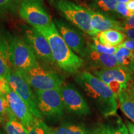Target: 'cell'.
<instances>
[{"label": "cell", "mask_w": 134, "mask_h": 134, "mask_svg": "<svg viewBox=\"0 0 134 134\" xmlns=\"http://www.w3.org/2000/svg\"><path fill=\"white\" fill-rule=\"evenodd\" d=\"M75 80L105 117L116 115L117 95L108 85L88 71L80 73Z\"/></svg>", "instance_id": "6da1fadb"}, {"label": "cell", "mask_w": 134, "mask_h": 134, "mask_svg": "<svg viewBox=\"0 0 134 134\" xmlns=\"http://www.w3.org/2000/svg\"><path fill=\"white\" fill-rule=\"evenodd\" d=\"M35 29L47 40L55 62L60 68L70 73H75L81 68L84 64V60L67 46L54 23L48 27Z\"/></svg>", "instance_id": "7a4b0ae2"}, {"label": "cell", "mask_w": 134, "mask_h": 134, "mask_svg": "<svg viewBox=\"0 0 134 134\" xmlns=\"http://www.w3.org/2000/svg\"><path fill=\"white\" fill-rule=\"evenodd\" d=\"M52 3L72 24L93 37L91 24V9L70 0H52Z\"/></svg>", "instance_id": "3957f363"}, {"label": "cell", "mask_w": 134, "mask_h": 134, "mask_svg": "<svg viewBox=\"0 0 134 134\" xmlns=\"http://www.w3.org/2000/svg\"><path fill=\"white\" fill-rule=\"evenodd\" d=\"M20 73L28 85L35 90L56 89L64 83V78L61 75L43 68L38 63L31 69Z\"/></svg>", "instance_id": "277c9868"}, {"label": "cell", "mask_w": 134, "mask_h": 134, "mask_svg": "<svg viewBox=\"0 0 134 134\" xmlns=\"http://www.w3.org/2000/svg\"><path fill=\"white\" fill-rule=\"evenodd\" d=\"M9 57L13 69L20 72L31 69L38 63L31 47L24 39L18 37L11 39Z\"/></svg>", "instance_id": "5b68a950"}, {"label": "cell", "mask_w": 134, "mask_h": 134, "mask_svg": "<svg viewBox=\"0 0 134 134\" xmlns=\"http://www.w3.org/2000/svg\"><path fill=\"white\" fill-rule=\"evenodd\" d=\"M37 106L42 115L48 118H59L64 113L60 87L48 90H35Z\"/></svg>", "instance_id": "8992f818"}, {"label": "cell", "mask_w": 134, "mask_h": 134, "mask_svg": "<svg viewBox=\"0 0 134 134\" xmlns=\"http://www.w3.org/2000/svg\"><path fill=\"white\" fill-rule=\"evenodd\" d=\"M19 14L34 28L48 27L52 23L41 0H23L20 5Z\"/></svg>", "instance_id": "52a82bcc"}, {"label": "cell", "mask_w": 134, "mask_h": 134, "mask_svg": "<svg viewBox=\"0 0 134 134\" xmlns=\"http://www.w3.org/2000/svg\"><path fill=\"white\" fill-rule=\"evenodd\" d=\"M93 73L117 95L120 90L127 88L132 81L133 72L128 67L117 66L107 69L94 70Z\"/></svg>", "instance_id": "ba28073f"}, {"label": "cell", "mask_w": 134, "mask_h": 134, "mask_svg": "<svg viewBox=\"0 0 134 134\" xmlns=\"http://www.w3.org/2000/svg\"><path fill=\"white\" fill-rule=\"evenodd\" d=\"M7 81L9 86L24 101L34 116L37 119H41L42 115L37 106L36 97L32 91L31 86L24 79L19 71L12 70Z\"/></svg>", "instance_id": "9c48e42d"}, {"label": "cell", "mask_w": 134, "mask_h": 134, "mask_svg": "<svg viewBox=\"0 0 134 134\" xmlns=\"http://www.w3.org/2000/svg\"><path fill=\"white\" fill-rule=\"evenodd\" d=\"M24 40L31 47L37 58L46 64L55 63L47 40L35 28L26 27L24 29Z\"/></svg>", "instance_id": "30bf717a"}, {"label": "cell", "mask_w": 134, "mask_h": 134, "mask_svg": "<svg viewBox=\"0 0 134 134\" xmlns=\"http://www.w3.org/2000/svg\"><path fill=\"white\" fill-rule=\"evenodd\" d=\"M62 99L65 109L77 115H86L90 113V107L76 88L71 84H63L60 87Z\"/></svg>", "instance_id": "8fae6325"}, {"label": "cell", "mask_w": 134, "mask_h": 134, "mask_svg": "<svg viewBox=\"0 0 134 134\" xmlns=\"http://www.w3.org/2000/svg\"><path fill=\"white\" fill-rule=\"evenodd\" d=\"M54 24L67 46L75 53L84 57L86 47L82 34L76 28L62 20H55Z\"/></svg>", "instance_id": "7c38bea8"}, {"label": "cell", "mask_w": 134, "mask_h": 134, "mask_svg": "<svg viewBox=\"0 0 134 134\" xmlns=\"http://www.w3.org/2000/svg\"><path fill=\"white\" fill-rule=\"evenodd\" d=\"M10 109L13 115L26 129L31 127L37 119L34 116L24 101L20 98L11 86H9L6 94Z\"/></svg>", "instance_id": "4fadbf2b"}, {"label": "cell", "mask_w": 134, "mask_h": 134, "mask_svg": "<svg viewBox=\"0 0 134 134\" xmlns=\"http://www.w3.org/2000/svg\"><path fill=\"white\" fill-rule=\"evenodd\" d=\"M91 24L93 37L96 36L100 32L108 30L114 29L122 32L124 29L122 23L110 18L108 15L94 11L92 9H91Z\"/></svg>", "instance_id": "5bb4252c"}, {"label": "cell", "mask_w": 134, "mask_h": 134, "mask_svg": "<svg viewBox=\"0 0 134 134\" xmlns=\"http://www.w3.org/2000/svg\"><path fill=\"white\" fill-rule=\"evenodd\" d=\"M87 62L96 70L107 69L119 66L114 55L99 53L86 47L85 56Z\"/></svg>", "instance_id": "9a60e30c"}, {"label": "cell", "mask_w": 134, "mask_h": 134, "mask_svg": "<svg viewBox=\"0 0 134 134\" xmlns=\"http://www.w3.org/2000/svg\"><path fill=\"white\" fill-rule=\"evenodd\" d=\"M95 37L104 46L109 47H115L123 43L127 37L121 31L110 29L100 32Z\"/></svg>", "instance_id": "2e32d148"}, {"label": "cell", "mask_w": 134, "mask_h": 134, "mask_svg": "<svg viewBox=\"0 0 134 134\" xmlns=\"http://www.w3.org/2000/svg\"><path fill=\"white\" fill-rule=\"evenodd\" d=\"M120 109L134 123V98L127 88L122 89L117 94Z\"/></svg>", "instance_id": "e0dca14e"}, {"label": "cell", "mask_w": 134, "mask_h": 134, "mask_svg": "<svg viewBox=\"0 0 134 134\" xmlns=\"http://www.w3.org/2000/svg\"><path fill=\"white\" fill-rule=\"evenodd\" d=\"M9 120L6 122L4 130L7 134H28L27 129L16 118L11 109L9 111Z\"/></svg>", "instance_id": "ac0fdd59"}, {"label": "cell", "mask_w": 134, "mask_h": 134, "mask_svg": "<svg viewBox=\"0 0 134 134\" xmlns=\"http://www.w3.org/2000/svg\"><path fill=\"white\" fill-rule=\"evenodd\" d=\"M50 130L52 134H89L83 126L73 124H65Z\"/></svg>", "instance_id": "d6986e66"}, {"label": "cell", "mask_w": 134, "mask_h": 134, "mask_svg": "<svg viewBox=\"0 0 134 134\" xmlns=\"http://www.w3.org/2000/svg\"><path fill=\"white\" fill-rule=\"evenodd\" d=\"M93 134H129L127 126L119 118L115 126L103 125L96 130Z\"/></svg>", "instance_id": "ffe728a7"}, {"label": "cell", "mask_w": 134, "mask_h": 134, "mask_svg": "<svg viewBox=\"0 0 134 134\" xmlns=\"http://www.w3.org/2000/svg\"><path fill=\"white\" fill-rule=\"evenodd\" d=\"M115 55L119 66L129 68L134 58V50H128L122 47H117Z\"/></svg>", "instance_id": "44dd1931"}, {"label": "cell", "mask_w": 134, "mask_h": 134, "mask_svg": "<svg viewBox=\"0 0 134 134\" xmlns=\"http://www.w3.org/2000/svg\"><path fill=\"white\" fill-rule=\"evenodd\" d=\"M93 42L89 43L86 47L89 49L93 50V51L96 52L98 53H103V54L114 55L116 52L117 47H109L104 46L97 40V38L95 37H93Z\"/></svg>", "instance_id": "7402d4cb"}, {"label": "cell", "mask_w": 134, "mask_h": 134, "mask_svg": "<svg viewBox=\"0 0 134 134\" xmlns=\"http://www.w3.org/2000/svg\"><path fill=\"white\" fill-rule=\"evenodd\" d=\"M93 3L97 8L105 13V15H108V13H115L117 4L116 0H93Z\"/></svg>", "instance_id": "603a6c76"}, {"label": "cell", "mask_w": 134, "mask_h": 134, "mask_svg": "<svg viewBox=\"0 0 134 134\" xmlns=\"http://www.w3.org/2000/svg\"><path fill=\"white\" fill-rule=\"evenodd\" d=\"M13 70L9 55H0V76L7 80Z\"/></svg>", "instance_id": "cb8c5ba5"}, {"label": "cell", "mask_w": 134, "mask_h": 134, "mask_svg": "<svg viewBox=\"0 0 134 134\" xmlns=\"http://www.w3.org/2000/svg\"><path fill=\"white\" fill-rule=\"evenodd\" d=\"M28 134H52L50 129L41 119H37L31 127L27 129Z\"/></svg>", "instance_id": "d4e9b609"}, {"label": "cell", "mask_w": 134, "mask_h": 134, "mask_svg": "<svg viewBox=\"0 0 134 134\" xmlns=\"http://www.w3.org/2000/svg\"><path fill=\"white\" fill-rule=\"evenodd\" d=\"M115 13L125 18V19L127 18H129L132 15V13L127 9L126 4H124V3H117L116 8H115Z\"/></svg>", "instance_id": "484cf974"}, {"label": "cell", "mask_w": 134, "mask_h": 134, "mask_svg": "<svg viewBox=\"0 0 134 134\" xmlns=\"http://www.w3.org/2000/svg\"><path fill=\"white\" fill-rule=\"evenodd\" d=\"M11 42V41H10ZM9 42L4 37L1 33H0V55L1 54H8L9 55Z\"/></svg>", "instance_id": "4316f807"}, {"label": "cell", "mask_w": 134, "mask_h": 134, "mask_svg": "<svg viewBox=\"0 0 134 134\" xmlns=\"http://www.w3.org/2000/svg\"><path fill=\"white\" fill-rule=\"evenodd\" d=\"M9 110V105L6 95L0 94V115L8 113Z\"/></svg>", "instance_id": "83f0119b"}, {"label": "cell", "mask_w": 134, "mask_h": 134, "mask_svg": "<svg viewBox=\"0 0 134 134\" xmlns=\"http://www.w3.org/2000/svg\"><path fill=\"white\" fill-rule=\"evenodd\" d=\"M15 3L16 0H0V13L12 9Z\"/></svg>", "instance_id": "f1b7e54d"}, {"label": "cell", "mask_w": 134, "mask_h": 134, "mask_svg": "<svg viewBox=\"0 0 134 134\" xmlns=\"http://www.w3.org/2000/svg\"><path fill=\"white\" fill-rule=\"evenodd\" d=\"M9 85L7 80L0 76V94L6 95Z\"/></svg>", "instance_id": "f546056e"}, {"label": "cell", "mask_w": 134, "mask_h": 134, "mask_svg": "<svg viewBox=\"0 0 134 134\" xmlns=\"http://www.w3.org/2000/svg\"><path fill=\"white\" fill-rule=\"evenodd\" d=\"M122 24H123V27L124 29L134 28V13L129 18H126Z\"/></svg>", "instance_id": "4dcf8cb0"}, {"label": "cell", "mask_w": 134, "mask_h": 134, "mask_svg": "<svg viewBox=\"0 0 134 134\" xmlns=\"http://www.w3.org/2000/svg\"><path fill=\"white\" fill-rule=\"evenodd\" d=\"M118 47H124L128 50H134V39H127Z\"/></svg>", "instance_id": "1f68e13d"}, {"label": "cell", "mask_w": 134, "mask_h": 134, "mask_svg": "<svg viewBox=\"0 0 134 134\" xmlns=\"http://www.w3.org/2000/svg\"><path fill=\"white\" fill-rule=\"evenodd\" d=\"M122 32L129 38V39H134V28L124 29Z\"/></svg>", "instance_id": "d6a6232c"}, {"label": "cell", "mask_w": 134, "mask_h": 134, "mask_svg": "<svg viewBox=\"0 0 134 134\" xmlns=\"http://www.w3.org/2000/svg\"><path fill=\"white\" fill-rule=\"evenodd\" d=\"M126 6L129 11L132 14L134 13V0H130L129 2L126 3Z\"/></svg>", "instance_id": "836d02e7"}, {"label": "cell", "mask_w": 134, "mask_h": 134, "mask_svg": "<svg viewBox=\"0 0 134 134\" xmlns=\"http://www.w3.org/2000/svg\"><path fill=\"white\" fill-rule=\"evenodd\" d=\"M127 128L129 132V134H134V124L127 122Z\"/></svg>", "instance_id": "e575fe53"}, {"label": "cell", "mask_w": 134, "mask_h": 134, "mask_svg": "<svg viewBox=\"0 0 134 134\" xmlns=\"http://www.w3.org/2000/svg\"><path fill=\"white\" fill-rule=\"evenodd\" d=\"M127 90L130 92V93L132 95V96L134 98V83H130L127 87Z\"/></svg>", "instance_id": "d590c367"}, {"label": "cell", "mask_w": 134, "mask_h": 134, "mask_svg": "<svg viewBox=\"0 0 134 134\" xmlns=\"http://www.w3.org/2000/svg\"><path fill=\"white\" fill-rule=\"evenodd\" d=\"M129 68L132 71L134 72V58H133V60L131 62V63H130Z\"/></svg>", "instance_id": "8d00e7d4"}, {"label": "cell", "mask_w": 134, "mask_h": 134, "mask_svg": "<svg viewBox=\"0 0 134 134\" xmlns=\"http://www.w3.org/2000/svg\"><path fill=\"white\" fill-rule=\"evenodd\" d=\"M129 1H130V0H116L117 3H124V4H126V3H128Z\"/></svg>", "instance_id": "74e56055"}, {"label": "cell", "mask_w": 134, "mask_h": 134, "mask_svg": "<svg viewBox=\"0 0 134 134\" xmlns=\"http://www.w3.org/2000/svg\"><path fill=\"white\" fill-rule=\"evenodd\" d=\"M0 134H2V133H1V132H0Z\"/></svg>", "instance_id": "f35d334b"}]
</instances>
